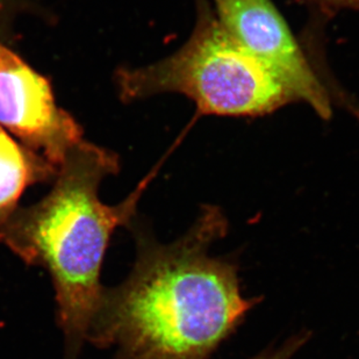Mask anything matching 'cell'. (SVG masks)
Here are the masks:
<instances>
[{
    "mask_svg": "<svg viewBox=\"0 0 359 359\" xmlns=\"http://www.w3.org/2000/svg\"><path fill=\"white\" fill-rule=\"evenodd\" d=\"M197 20L189 40L153 65L116 74L122 102L180 93L207 116H259L295 102L287 88L245 50L217 19L208 0H196Z\"/></svg>",
    "mask_w": 359,
    "mask_h": 359,
    "instance_id": "cell-3",
    "label": "cell"
},
{
    "mask_svg": "<svg viewBox=\"0 0 359 359\" xmlns=\"http://www.w3.org/2000/svg\"><path fill=\"white\" fill-rule=\"evenodd\" d=\"M120 169L111 150L81 141L60 166L54 187L39 203L19 208L3 243L28 265L46 269L54 284L65 358L76 359L102 300V266L116 228L128 226L153 180L150 173L123 201L99 199L106 177Z\"/></svg>",
    "mask_w": 359,
    "mask_h": 359,
    "instance_id": "cell-2",
    "label": "cell"
},
{
    "mask_svg": "<svg viewBox=\"0 0 359 359\" xmlns=\"http://www.w3.org/2000/svg\"><path fill=\"white\" fill-rule=\"evenodd\" d=\"M318 6L327 11H358L359 0H311Z\"/></svg>",
    "mask_w": 359,
    "mask_h": 359,
    "instance_id": "cell-9",
    "label": "cell"
},
{
    "mask_svg": "<svg viewBox=\"0 0 359 359\" xmlns=\"http://www.w3.org/2000/svg\"><path fill=\"white\" fill-rule=\"evenodd\" d=\"M305 342V336H294L279 348L268 350V351L259 353L251 359H291L292 356L300 349V346Z\"/></svg>",
    "mask_w": 359,
    "mask_h": 359,
    "instance_id": "cell-7",
    "label": "cell"
},
{
    "mask_svg": "<svg viewBox=\"0 0 359 359\" xmlns=\"http://www.w3.org/2000/svg\"><path fill=\"white\" fill-rule=\"evenodd\" d=\"M57 166L12 139L0 126V242L17 214L19 200L28 187L57 176Z\"/></svg>",
    "mask_w": 359,
    "mask_h": 359,
    "instance_id": "cell-6",
    "label": "cell"
},
{
    "mask_svg": "<svg viewBox=\"0 0 359 359\" xmlns=\"http://www.w3.org/2000/svg\"><path fill=\"white\" fill-rule=\"evenodd\" d=\"M212 4L229 34L270 70L295 102L311 106L322 119L332 118L328 88L271 0H212Z\"/></svg>",
    "mask_w": 359,
    "mask_h": 359,
    "instance_id": "cell-4",
    "label": "cell"
},
{
    "mask_svg": "<svg viewBox=\"0 0 359 359\" xmlns=\"http://www.w3.org/2000/svg\"><path fill=\"white\" fill-rule=\"evenodd\" d=\"M116 359H129L128 357L123 356L121 353H116Z\"/></svg>",
    "mask_w": 359,
    "mask_h": 359,
    "instance_id": "cell-10",
    "label": "cell"
},
{
    "mask_svg": "<svg viewBox=\"0 0 359 359\" xmlns=\"http://www.w3.org/2000/svg\"><path fill=\"white\" fill-rule=\"evenodd\" d=\"M0 126L60 166L83 141V129L56 105L50 83L0 41Z\"/></svg>",
    "mask_w": 359,
    "mask_h": 359,
    "instance_id": "cell-5",
    "label": "cell"
},
{
    "mask_svg": "<svg viewBox=\"0 0 359 359\" xmlns=\"http://www.w3.org/2000/svg\"><path fill=\"white\" fill-rule=\"evenodd\" d=\"M227 229L219 207L203 206L172 243L139 233L135 264L121 284L104 288L86 341L118 346L129 359L210 358L257 302L241 293L233 262L208 255Z\"/></svg>",
    "mask_w": 359,
    "mask_h": 359,
    "instance_id": "cell-1",
    "label": "cell"
},
{
    "mask_svg": "<svg viewBox=\"0 0 359 359\" xmlns=\"http://www.w3.org/2000/svg\"><path fill=\"white\" fill-rule=\"evenodd\" d=\"M22 0H0V41L10 29L11 22L20 8Z\"/></svg>",
    "mask_w": 359,
    "mask_h": 359,
    "instance_id": "cell-8",
    "label": "cell"
}]
</instances>
